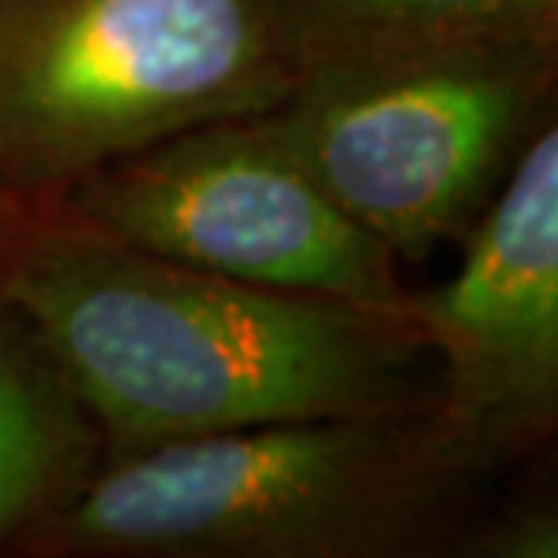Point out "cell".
Returning a JSON list of instances; mask_svg holds the SVG:
<instances>
[{"label": "cell", "instance_id": "6", "mask_svg": "<svg viewBox=\"0 0 558 558\" xmlns=\"http://www.w3.org/2000/svg\"><path fill=\"white\" fill-rule=\"evenodd\" d=\"M461 243V269L435 290H410L403 312L435 360L442 414L505 468L558 428L555 124L526 145Z\"/></svg>", "mask_w": 558, "mask_h": 558}, {"label": "cell", "instance_id": "8", "mask_svg": "<svg viewBox=\"0 0 558 558\" xmlns=\"http://www.w3.org/2000/svg\"><path fill=\"white\" fill-rule=\"evenodd\" d=\"M92 475V432L33 344L0 327V548Z\"/></svg>", "mask_w": 558, "mask_h": 558}, {"label": "cell", "instance_id": "5", "mask_svg": "<svg viewBox=\"0 0 558 558\" xmlns=\"http://www.w3.org/2000/svg\"><path fill=\"white\" fill-rule=\"evenodd\" d=\"M59 199L109 236L262 290L407 316L399 262L258 117L215 120L73 182Z\"/></svg>", "mask_w": 558, "mask_h": 558}, {"label": "cell", "instance_id": "2", "mask_svg": "<svg viewBox=\"0 0 558 558\" xmlns=\"http://www.w3.org/2000/svg\"><path fill=\"white\" fill-rule=\"evenodd\" d=\"M494 472L439 403L269 421L109 457L15 551L464 558Z\"/></svg>", "mask_w": 558, "mask_h": 558}, {"label": "cell", "instance_id": "3", "mask_svg": "<svg viewBox=\"0 0 558 558\" xmlns=\"http://www.w3.org/2000/svg\"><path fill=\"white\" fill-rule=\"evenodd\" d=\"M283 0H0V193L84 174L294 84Z\"/></svg>", "mask_w": 558, "mask_h": 558}, {"label": "cell", "instance_id": "7", "mask_svg": "<svg viewBox=\"0 0 558 558\" xmlns=\"http://www.w3.org/2000/svg\"><path fill=\"white\" fill-rule=\"evenodd\" d=\"M283 22L298 76L508 44H558V0H283Z\"/></svg>", "mask_w": 558, "mask_h": 558}, {"label": "cell", "instance_id": "1", "mask_svg": "<svg viewBox=\"0 0 558 558\" xmlns=\"http://www.w3.org/2000/svg\"><path fill=\"white\" fill-rule=\"evenodd\" d=\"M0 316L29 330L109 457L439 403L435 360L407 316L160 258L59 196L0 193Z\"/></svg>", "mask_w": 558, "mask_h": 558}, {"label": "cell", "instance_id": "9", "mask_svg": "<svg viewBox=\"0 0 558 558\" xmlns=\"http://www.w3.org/2000/svg\"><path fill=\"white\" fill-rule=\"evenodd\" d=\"M558 519L555 508L519 505L497 515H486L475 530L464 558H555Z\"/></svg>", "mask_w": 558, "mask_h": 558}, {"label": "cell", "instance_id": "4", "mask_svg": "<svg viewBox=\"0 0 558 558\" xmlns=\"http://www.w3.org/2000/svg\"><path fill=\"white\" fill-rule=\"evenodd\" d=\"M558 44H508L301 73L258 124L301 171L421 265L464 240L555 124Z\"/></svg>", "mask_w": 558, "mask_h": 558}]
</instances>
